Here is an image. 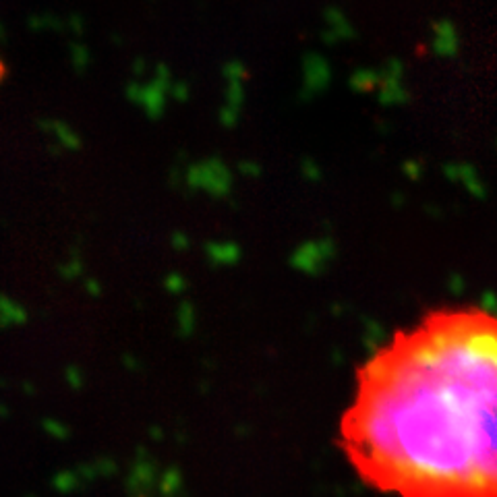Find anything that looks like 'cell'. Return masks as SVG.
<instances>
[{
    "mask_svg": "<svg viewBox=\"0 0 497 497\" xmlns=\"http://www.w3.org/2000/svg\"><path fill=\"white\" fill-rule=\"evenodd\" d=\"M338 448L394 497H497V313H425L354 373Z\"/></svg>",
    "mask_w": 497,
    "mask_h": 497,
    "instance_id": "1",
    "label": "cell"
},
{
    "mask_svg": "<svg viewBox=\"0 0 497 497\" xmlns=\"http://www.w3.org/2000/svg\"><path fill=\"white\" fill-rule=\"evenodd\" d=\"M4 77H6V64H4V60L0 59V83L4 81Z\"/></svg>",
    "mask_w": 497,
    "mask_h": 497,
    "instance_id": "2",
    "label": "cell"
}]
</instances>
